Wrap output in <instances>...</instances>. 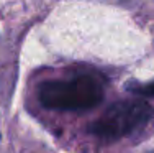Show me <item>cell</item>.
<instances>
[{
    "instance_id": "1",
    "label": "cell",
    "mask_w": 154,
    "mask_h": 153,
    "mask_svg": "<svg viewBox=\"0 0 154 153\" xmlns=\"http://www.w3.org/2000/svg\"><path fill=\"white\" fill-rule=\"evenodd\" d=\"M103 99V87L92 76H79L71 81H48L39 87V100L54 110L82 112L97 107Z\"/></svg>"
},
{
    "instance_id": "2",
    "label": "cell",
    "mask_w": 154,
    "mask_h": 153,
    "mask_svg": "<svg viewBox=\"0 0 154 153\" xmlns=\"http://www.w3.org/2000/svg\"><path fill=\"white\" fill-rule=\"evenodd\" d=\"M152 112L154 109L144 100H122L110 105L100 119L90 123L89 130L105 140L122 138L144 125Z\"/></svg>"
},
{
    "instance_id": "3",
    "label": "cell",
    "mask_w": 154,
    "mask_h": 153,
    "mask_svg": "<svg viewBox=\"0 0 154 153\" xmlns=\"http://www.w3.org/2000/svg\"><path fill=\"white\" fill-rule=\"evenodd\" d=\"M128 89L131 91V92L138 94V96H144V97H152L154 96V82L151 84H128Z\"/></svg>"
}]
</instances>
